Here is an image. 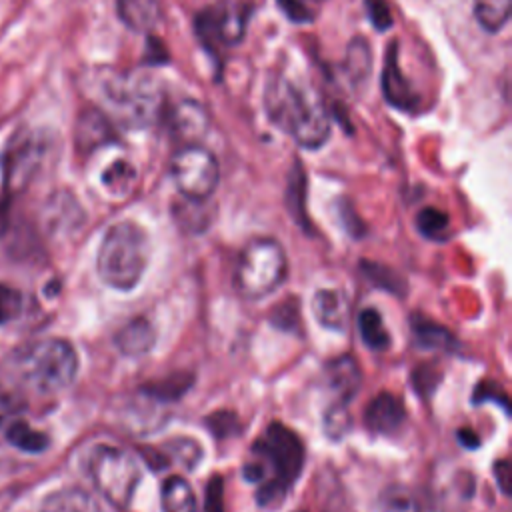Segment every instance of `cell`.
I'll return each instance as SVG.
<instances>
[{
    "mask_svg": "<svg viewBox=\"0 0 512 512\" xmlns=\"http://www.w3.org/2000/svg\"><path fill=\"white\" fill-rule=\"evenodd\" d=\"M204 512H222V482L218 476L206 484V508Z\"/></svg>",
    "mask_w": 512,
    "mask_h": 512,
    "instance_id": "obj_37",
    "label": "cell"
},
{
    "mask_svg": "<svg viewBox=\"0 0 512 512\" xmlns=\"http://www.w3.org/2000/svg\"><path fill=\"white\" fill-rule=\"evenodd\" d=\"M88 470L96 490L110 504L126 508L132 502L140 482V466L132 454L110 444H100L92 450Z\"/></svg>",
    "mask_w": 512,
    "mask_h": 512,
    "instance_id": "obj_7",
    "label": "cell"
},
{
    "mask_svg": "<svg viewBox=\"0 0 512 512\" xmlns=\"http://www.w3.org/2000/svg\"><path fill=\"white\" fill-rule=\"evenodd\" d=\"M136 168L128 160H114L104 172H102V186L108 190L112 196H128L130 190L136 184Z\"/></svg>",
    "mask_w": 512,
    "mask_h": 512,
    "instance_id": "obj_22",
    "label": "cell"
},
{
    "mask_svg": "<svg viewBox=\"0 0 512 512\" xmlns=\"http://www.w3.org/2000/svg\"><path fill=\"white\" fill-rule=\"evenodd\" d=\"M412 334L414 340L422 346V348H442L448 350L456 344L454 336L440 324H434L432 320L414 316L412 318Z\"/></svg>",
    "mask_w": 512,
    "mask_h": 512,
    "instance_id": "obj_23",
    "label": "cell"
},
{
    "mask_svg": "<svg viewBox=\"0 0 512 512\" xmlns=\"http://www.w3.org/2000/svg\"><path fill=\"white\" fill-rule=\"evenodd\" d=\"M364 8H366L370 24L378 32H386L388 28H392L394 18H392V12H390V6L386 0H364Z\"/></svg>",
    "mask_w": 512,
    "mask_h": 512,
    "instance_id": "obj_34",
    "label": "cell"
},
{
    "mask_svg": "<svg viewBox=\"0 0 512 512\" xmlns=\"http://www.w3.org/2000/svg\"><path fill=\"white\" fill-rule=\"evenodd\" d=\"M116 14L128 30L144 34L160 22V4L158 0H116Z\"/></svg>",
    "mask_w": 512,
    "mask_h": 512,
    "instance_id": "obj_18",
    "label": "cell"
},
{
    "mask_svg": "<svg viewBox=\"0 0 512 512\" xmlns=\"http://www.w3.org/2000/svg\"><path fill=\"white\" fill-rule=\"evenodd\" d=\"M22 310V294L8 286L0 284V326L14 320Z\"/></svg>",
    "mask_w": 512,
    "mask_h": 512,
    "instance_id": "obj_33",
    "label": "cell"
},
{
    "mask_svg": "<svg viewBox=\"0 0 512 512\" xmlns=\"http://www.w3.org/2000/svg\"><path fill=\"white\" fill-rule=\"evenodd\" d=\"M326 380L332 392H336V400L350 402L360 388L362 374L356 360L348 354H342L326 366Z\"/></svg>",
    "mask_w": 512,
    "mask_h": 512,
    "instance_id": "obj_17",
    "label": "cell"
},
{
    "mask_svg": "<svg viewBox=\"0 0 512 512\" xmlns=\"http://www.w3.org/2000/svg\"><path fill=\"white\" fill-rule=\"evenodd\" d=\"M358 330L362 342L370 350H386L390 346V334L376 308H364L358 314Z\"/></svg>",
    "mask_w": 512,
    "mask_h": 512,
    "instance_id": "obj_21",
    "label": "cell"
},
{
    "mask_svg": "<svg viewBox=\"0 0 512 512\" xmlns=\"http://www.w3.org/2000/svg\"><path fill=\"white\" fill-rule=\"evenodd\" d=\"M304 466L300 436L282 422H270L252 444L242 474L256 484V500L262 508H278Z\"/></svg>",
    "mask_w": 512,
    "mask_h": 512,
    "instance_id": "obj_1",
    "label": "cell"
},
{
    "mask_svg": "<svg viewBox=\"0 0 512 512\" xmlns=\"http://www.w3.org/2000/svg\"><path fill=\"white\" fill-rule=\"evenodd\" d=\"M264 104L268 118L302 148L316 150L330 138V112L310 84L276 76L266 86Z\"/></svg>",
    "mask_w": 512,
    "mask_h": 512,
    "instance_id": "obj_2",
    "label": "cell"
},
{
    "mask_svg": "<svg viewBox=\"0 0 512 512\" xmlns=\"http://www.w3.org/2000/svg\"><path fill=\"white\" fill-rule=\"evenodd\" d=\"M20 410H22V398L8 384V380L0 376V426L8 424Z\"/></svg>",
    "mask_w": 512,
    "mask_h": 512,
    "instance_id": "obj_32",
    "label": "cell"
},
{
    "mask_svg": "<svg viewBox=\"0 0 512 512\" xmlns=\"http://www.w3.org/2000/svg\"><path fill=\"white\" fill-rule=\"evenodd\" d=\"M194 382V378L190 374H174L172 378H166L158 384H150V386H144L142 392H146L150 398L158 400V402H170V400H176L180 398L188 388L190 384Z\"/></svg>",
    "mask_w": 512,
    "mask_h": 512,
    "instance_id": "obj_28",
    "label": "cell"
},
{
    "mask_svg": "<svg viewBox=\"0 0 512 512\" xmlns=\"http://www.w3.org/2000/svg\"><path fill=\"white\" fill-rule=\"evenodd\" d=\"M458 438H460V442H462L464 446H468V448H476V446L480 444V438H478L472 430H468V428L460 430V432H458Z\"/></svg>",
    "mask_w": 512,
    "mask_h": 512,
    "instance_id": "obj_40",
    "label": "cell"
},
{
    "mask_svg": "<svg viewBox=\"0 0 512 512\" xmlns=\"http://www.w3.org/2000/svg\"><path fill=\"white\" fill-rule=\"evenodd\" d=\"M76 146L82 152H94L110 144L116 136L110 116L98 108L84 110L76 120Z\"/></svg>",
    "mask_w": 512,
    "mask_h": 512,
    "instance_id": "obj_13",
    "label": "cell"
},
{
    "mask_svg": "<svg viewBox=\"0 0 512 512\" xmlns=\"http://www.w3.org/2000/svg\"><path fill=\"white\" fill-rule=\"evenodd\" d=\"M474 18L482 30L496 34L510 20V0H474Z\"/></svg>",
    "mask_w": 512,
    "mask_h": 512,
    "instance_id": "obj_20",
    "label": "cell"
},
{
    "mask_svg": "<svg viewBox=\"0 0 512 512\" xmlns=\"http://www.w3.org/2000/svg\"><path fill=\"white\" fill-rule=\"evenodd\" d=\"M270 320L280 328V330H294L298 326V306L290 310V314H286V300L282 304H278L272 314Z\"/></svg>",
    "mask_w": 512,
    "mask_h": 512,
    "instance_id": "obj_36",
    "label": "cell"
},
{
    "mask_svg": "<svg viewBox=\"0 0 512 512\" xmlns=\"http://www.w3.org/2000/svg\"><path fill=\"white\" fill-rule=\"evenodd\" d=\"M252 6L238 0H220L196 14L194 30L206 50L234 48L244 40Z\"/></svg>",
    "mask_w": 512,
    "mask_h": 512,
    "instance_id": "obj_8",
    "label": "cell"
},
{
    "mask_svg": "<svg viewBox=\"0 0 512 512\" xmlns=\"http://www.w3.org/2000/svg\"><path fill=\"white\" fill-rule=\"evenodd\" d=\"M44 142L38 134L18 128L4 146L2 152V176L6 194L20 192L34 178L42 162Z\"/></svg>",
    "mask_w": 512,
    "mask_h": 512,
    "instance_id": "obj_10",
    "label": "cell"
},
{
    "mask_svg": "<svg viewBox=\"0 0 512 512\" xmlns=\"http://www.w3.org/2000/svg\"><path fill=\"white\" fill-rule=\"evenodd\" d=\"M146 64H162L168 62V52L166 48L160 44V40L156 38H148V48H146V56H144Z\"/></svg>",
    "mask_w": 512,
    "mask_h": 512,
    "instance_id": "obj_38",
    "label": "cell"
},
{
    "mask_svg": "<svg viewBox=\"0 0 512 512\" xmlns=\"http://www.w3.org/2000/svg\"><path fill=\"white\" fill-rule=\"evenodd\" d=\"M346 404L348 402L336 400L324 412V420H322L324 422V434L330 440H336V442L342 440L348 434L350 426H352V418H350V412H348Z\"/></svg>",
    "mask_w": 512,
    "mask_h": 512,
    "instance_id": "obj_29",
    "label": "cell"
},
{
    "mask_svg": "<svg viewBox=\"0 0 512 512\" xmlns=\"http://www.w3.org/2000/svg\"><path fill=\"white\" fill-rule=\"evenodd\" d=\"M288 274V260L282 244L274 238L250 240L234 268V288L246 300H258L278 290Z\"/></svg>",
    "mask_w": 512,
    "mask_h": 512,
    "instance_id": "obj_5",
    "label": "cell"
},
{
    "mask_svg": "<svg viewBox=\"0 0 512 512\" xmlns=\"http://www.w3.org/2000/svg\"><path fill=\"white\" fill-rule=\"evenodd\" d=\"M148 264V236L130 220L112 224L98 248L96 270L104 284L116 290H132Z\"/></svg>",
    "mask_w": 512,
    "mask_h": 512,
    "instance_id": "obj_4",
    "label": "cell"
},
{
    "mask_svg": "<svg viewBox=\"0 0 512 512\" xmlns=\"http://www.w3.org/2000/svg\"><path fill=\"white\" fill-rule=\"evenodd\" d=\"M166 448L170 450V456H176L184 468H194L202 458L200 444L190 438H172Z\"/></svg>",
    "mask_w": 512,
    "mask_h": 512,
    "instance_id": "obj_31",
    "label": "cell"
},
{
    "mask_svg": "<svg viewBox=\"0 0 512 512\" xmlns=\"http://www.w3.org/2000/svg\"><path fill=\"white\" fill-rule=\"evenodd\" d=\"M162 512H198L196 496L186 478L172 474L160 486Z\"/></svg>",
    "mask_w": 512,
    "mask_h": 512,
    "instance_id": "obj_19",
    "label": "cell"
},
{
    "mask_svg": "<svg viewBox=\"0 0 512 512\" xmlns=\"http://www.w3.org/2000/svg\"><path fill=\"white\" fill-rule=\"evenodd\" d=\"M114 342L118 346V350L124 356L130 358H138L148 354L154 348L156 342V330L150 324V320H146L144 316L132 318L130 322H126L114 336Z\"/></svg>",
    "mask_w": 512,
    "mask_h": 512,
    "instance_id": "obj_16",
    "label": "cell"
},
{
    "mask_svg": "<svg viewBox=\"0 0 512 512\" xmlns=\"http://www.w3.org/2000/svg\"><path fill=\"white\" fill-rule=\"evenodd\" d=\"M382 96L384 100L402 112H414L418 110V92L414 90L412 82L406 78V74L400 68V56H398V42L392 40L388 46L384 70L380 76Z\"/></svg>",
    "mask_w": 512,
    "mask_h": 512,
    "instance_id": "obj_11",
    "label": "cell"
},
{
    "mask_svg": "<svg viewBox=\"0 0 512 512\" xmlns=\"http://www.w3.org/2000/svg\"><path fill=\"white\" fill-rule=\"evenodd\" d=\"M286 18L292 22H310L312 20V10L304 4V0H276Z\"/></svg>",
    "mask_w": 512,
    "mask_h": 512,
    "instance_id": "obj_35",
    "label": "cell"
},
{
    "mask_svg": "<svg viewBox=\"0 0 512 512\" xmlns=\"http://www.w3.org/2000/svg\"><path fill=\"white\" fill-rule=\"evenodd\" d=\"M344 70H346L350 82H354V84L364 82L366 76L370 74V44L362 36H356L348 44Z\"/></svg>",
    "mask_w": 512,
    "mask_h": 512,
    "instance_id": "obj_24",
    "label": "cell"
},
{
    "mask_svg": "<svg viewBox=\"0 0 512 512\" xmlns=\"http://www.w3.org/2000/svg\"><path fill=\"white\" fill-rule=\"evenodd\" d=\"M104 102L128 124L148 126L164 110L160 84L148 74L112 76L102 84Z\"/></svg>",
    "mask_w": 512,
    "mask_h": 512,
    "instance_id": "obj_6",
    "label": "cell"
},
{
    "mask_svg": "<svg viewBox=\"0 0 512 512\" xmlns=\"http://www.w3.org/2000/svg\"><path fill=\"white\" fill-rule=\"evenodd\" d=\"M496 478H498V482H500V490H502L504 494H508V490H510V472H508V460H500V462L496 464Z\"/></svg>",
    "mask_w": 512,
    "mask_h": 512,
    "instance_id": "obj_39",
    "label": "cell"
},
{
    "mask_svg": "<svg viewBox=\"0 0 512 512\" xmlns=\"http://www.w3.org/2000/svg\"><path fill=\"white\" fill-rule=\"evenodd\" d=\"M6 436L10 440V444H14L16 448L24 450V452H32L38 454L42 450L48 448V436L40 430H34L30 424L26 422H12L6 430Z\"/></svg>",
    "mask_w": 512,
    "mask_h": 512,
    "instance_id": "obj_25",
    "label": "cell"
},
{
    "mask_svg": "<svg viewBox=\"0 0 512 512\" xmlns=\"http://www.w3.org/2000/svg\"><path fill=\"white\" fill-rule=\"evenodd\" d=\"M168 126L172 136H176L184 146L200 144V140L208 134V112L196 100H180L168 112Z\"/></svg>",
    "mask_w": 512,
    "mask_h": 512,
    "instance_id": "obj_12",
    "label": "cell"
},
{
    "mask_svg": "<svg viewBox=\"0 0 512 512\" xmlns=\"http://www.w3.org/2000/svg\"><path fill=\"white\" fill-rule=\"evenodd\" d=\"M416 228L424 238L444 240L448 236L450 218L444 210L436 206H426L416 214Z\"/></svg>",
    "mask_w": 512,
    "mask_h": 512,
    "instance_id": "obj_26",
    "label": "cell"
},
{
    "mask_svg": "<svg viewBox=\"0 0 512 512\" xmlns=\"http://www.w3.org/2000/svg\"><path fill=\"white\" fill-rule=\"evenodd\" d=\"M362 272L366 274V278L372 282V284H376L378 288H384V290H388V292H392V294H402V278L394 272V270H390L388 266H382V264H378V262H368V260H362Z\"/></svg>",
    "mask_w": 512,
    "mask_h": 512,
    "instance_id": "obj_30",
    "label": "cell"
},
{
    "mask_svg": "<svg viewBox=\"0 0 512 512\" xmlns=\"http://www.w3.org/2000/svg\"><path fill=\"white\" fill-rule=\"evenodd\" d=\"M14 382L34 394H58L78 372V356L70 342L46 338L18 348L8 360Z\"/></svg>",
    "mask_w": 512,
    "mask_h": 512,
    "instance_id": "obj_3",
    "label": "cell"
},
{
    "mask_svg": "<svg viewBox=\"0 0 512 512\" xmlns=\"http://www.w3.org/2000/svg\"><path fill=\"white\" fill-rule=\"evenodd\" d=\"M404 406L400 398L390 392L376 394L366 410H364V424L374 434H394L404 424Z\"/></svg>",
    "mask_w": 512,
    "mask_h": 512,
    "instance_id": "obj_14",
    "label": "cell"
},
{
    "mask_svg": "<svg viewBox=\"0 0 512 512\" xmlns=\"http://www.w3.org/2000/svg\"><path fill=\"white\" fill-rule=\"evenodd\" d=\"M312 312L322 328L342 332L350 320V302L342 290L320 288L312 296Z\"/></svg>",
    "mask_w": 512,
    "mask_h": 512,
    "instance_id": "obj_15",
    "label": "cell"
},
{
    "mask_svg": "<svg viewBox=\"0 0 512 512\" xmlns=\"http://www.w3.org/2000/svg\"><path fill=\"white\" fill-rule=\"evenodd\" d=\"M304 196H306V178L302 168L296 164L294 172L290 174V182L286 188V206L292 212L294 220L304 228L308 226V218L304 212Z\"/></svg>",
    "mask_w": 512,
    "mask_h": 512,
    "instance_id": "obj_27",
    "label": "cell"
},
{
    "mask_svg": "<svg viewBox=\"0 0 512 512\" xmlns=\"http://www.w3.org/2000/svg\"><path fill=\"white\" fill-rule=\"evenodd\" d=\"M170 172L178 192L188 200H208L220 182L216 156L200 144L182 146L172 158Z\"/></svg>",
    "mask_w": 512,
    "mask_h": 512,
    "instance_id": "obj_9",
    "label": "cell"
}]
</instances>
